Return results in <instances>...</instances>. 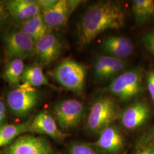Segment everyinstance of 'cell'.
I'll list each match as a JSON object with an SVG mask.
<instances>
[{"label": "cell", "instance_id": "obj_1", "mask_svg": "<svg viewBox=\"0 0 154 154\" xmlns=\"http://www.w3.org/2000/svg\"><path fill=\"white\" fill-rule=\"evenodd\" d=\"M125 23L121 7L114 1H101L88 6L80 20L78 42L81 47L90 44L100 34L107 30H118Z\"/></svg>", "mask_w": 154, "mask_h": 154}, {"label": "cell", "instance_id": "obj_2", "mask_svg": "<svg viewBox=\"0 0 154 154\" xmlns=\"http://www.w3.org/2000/svg\"><path fill=\"white\" fill-rule=\"evenodd\" d=\"M119 116L114 99L109 96L99 97L94 102L87 121V127L93 133H100Z\"/></svg>", "mask_w": 154, "mask_h": 154}, {"label": "cell", "instance_id": "obj_3", "mask_svg": "<svg viewBox=\"0 0 154 154\" xmlns=\"http://www.w3.org/2000/svg\"><path fill=\"white\" fill-rule=\"evenodd\" d=\"M143 71L137 67L123 72L103 88L106 93L128 101L140 93L143 90Z\"/></svg>", "mask_w": 154, "mask_h": 154}, {"label": "cell", "instance_id": "obj_4", "mask_svg": "<svg viewBox=\"0 0 154 154\" xmlns=\"http://www.w3.org/2000/svg\"><path fill=\"white\" fill-rule=\"evenodd\" d=\"M86 75L85 67L72 60L62 61L53 72L55 80L61 86L76 93L82 91Z\"/></svg>", "mask_w": 154, "mask_h": 154}, {"label": "cell", "instance_id": "obj_5", "mask_svg": "<svg viewBox=\"0 0 154 154\" xmlns=\"http://www.w3.org/2000/svg\"><path fill=\"white\" fill-rule=\"evenodd\" d=\"M39 94L35 88L22 83L11 91L7 97V103L16 116H27L38 102Z\"/></svg>", "mask_w": 154, "mask_h": 154}, {"label": "cell", "instance_id": "obj_6", "mask_svg": "<svg viewBox=\"0 0 154 154\" xmlns=\"http://www.w3.org/2000/svg\"><path fill=\"white\" fill-rule=\"evenodd\" d=\"M54 111L59 126L63 130H69L80 123L85 107L82 103L78 100L66 99L55 105Z\"/></svg>", "mask_w": 154, "mask_h": 154}, {"label": "cell", "instance_id": "obj_7", "mask_svg": "<svg viewBox=\"0 0 154 154\" xmlns=\"http://www.w3.org/2000/svg\"><path fill=\"white\" fill-rule=\"evenodd\" d=\"M4 45L7 55L13 59L23 60L35 53V42L21 30L7 34L4 38Z\"/></svg>", "mask_w": 154, "mask_h": 154}, {"label": "cell", "instance_id": "obj_8", "mask_svg": "<svg viewBox=\"0 0 154 154\" xmlns=\"http://www.w3.org/2000/svg\"><path fill=\"white\" fill-rule=\"evenodd\" d=\"M83 2L80 0H58L52 8L42 11L45 24L50 30L65 26L72 12Z\"/></svg>", "mask_w": 154, "mask_h": 154}, {"label": "cell", "instance_id": "obj_9", "mask_svg": "<svg viewBox=\"0 0 154 154\" xmlns=\"http://www.w3.org/2000/svg\"><path fill=\"white\" fill-rule=\"evenodd\" d=\"M62 49V43L58 37L50 33L35 42L34 54L42 64L47 66L59 58Z\"/></svg>", "mask_w": 154, "mask_h": 154}, {"label": "cell", "instance_id": "obj_10", "mask_svg": "<svg viewBox=\"0 0 154 154\" xmlns=\"http://www.w3.org/2000/svg\"><path fill=\"white\" fill-rule=\"evenodd\" d=\"M51 149L44 139L32 135L21 137L8 149L6 154H50Z\"/></svg>", "mask_w": 154, "mask_h": 154}, {"label": "cell", "instance_id": "obj_11", "mask_svg": "<svg viewBox=\"0 0 154 154\" xmlns=\"http://www.w3.org/2000/svg\"><path fill=\"white\" fill-rule=\"evenodd\" d=\"M149 116L150 109L147 104L137 102L128 107L122 114V125L127 130H134L142 126Z\"/></svg>", "mask_w": 154, "mask_h": 154}, {"label": "cell", "instance_id": "obj_12", "mask_svg": "<svg viewBox=\"0 0 154 154\" xmlns=\"http://www.w3.org/2000/svg\"><path fill=\"white\" fill-rule=\"evenodd\" d=\"M6 8L16 21L21 23L42 12L38 1L11 0L6 3Z\"/></svg>", "mask_w": 154, "mask_h": 154}, {"label": "cell", "instance_id": "obj_13", "mask_svg": "<svg viewBox=\"0 0 154 154\" xmlns=\"http://www.w3.org/2000/svg\"><path fill=\"white\" fill-rule=\"evenodd\" d=\"M101 47L108 55L123 59L130 56L134 45L130 39L122 36H109L102 41Z\"/></svg>", "mask_w": 154, "mask_h": 154}, {"label": "cell", "instance_id": "obj_14", "mask_svg": "<svg viewBox=\"0 0 154 154\" xmlns=\"http://www.w3.org/2000/svg\"><path fill=\"white\" fill-rule=\"evenodd\" d=\"M31 131L48 135L53 138H61L65 134L58 128L53 117L47 111H41L35 116L30 125Z\"/></svg>", "mask_w": 154, "mask_h": 154}, {"label": "cell", "instance_id": "obj_15", "mask_svg": "<svg viewBox=\"0 0 154 154\" xmlns=\"http://www.w3.org/2000/svg\"><path fill=\"white\" fill-rule=\"evenodd\" d=\"M96 144L100 149L106 152H116L122 148L123 138L116 127L110 125L100 133Z\"/></svg>", "mask_w": 154, "mask_h": 154}, {"label": "cell", "instance_id": "obj_16", "mask_svg": "<svg viewBox=\"0 0 154 154\" xmlns=\"http://www.w3.org/2000/svg\"><path fill=\"white\" fill-rule=\"evenodd\" d=\"M21 30L28 34L35 42L51 33L50 29L45 23L42 14L21 23Z\"/></svg>", "mask_w": 154, "mask_h": 154}, {"label": "cell", "instance_id": "obj_17", "mask_svg": "<svg viewBox=\"0 0 154 154\" xmlns=\"http://www.w3.org/2000/svg\"><path fill=\"white\" fill-rule=\"evenodd\" d=\"M132 11L139 24L151 21L154 19V0L132 1Z\"/></svg>", "mask_w": 154, "mask_h": 154}, {"label": "cell", "instance_id": "obj_18", "mask_svg": "<svg viewBox=\"0 0 154 154\" xmlns=\"http://www.w3.org/2000/svg\"><path fill=\"white\" fill-rule=\"evenodd\" d=\"M21 81L34 88L50 85L41 67L36 64L25 67Z\"/></svg>", "mask_w": 154, "mask_h": 154}, {"label": "cell", "instance_id": "obj_19", "mask_svg": "<svg viewBox=\"0 0 154 154\" xmlns=\"http://www.w3.org/2000/svg\"><path fill=\"white\" fill-rule=\"evenodd\" d=\"M22 60L15 58L9 62L6 67L4 78L6 81L12 86H18L22 81V75L25 69Z\"/></svg>", "mask_w": 154, "mask_h": 154}, {"label": "cell", "instance_id": "obj_20", "mask_svg": "<svg viewBox=\"0 0 154 154\" xmlns=\"http://www.w3.org/2000/svg\"><path fill=\"white\" fill-rule=\"evenodd\" d=\"M30 131L29 123L6 125L0 127V147L11 143V141L23 133Z\"/></svg>", "mask_w": 154, "mask_h": 154}, {"label": "cell", "instance_id": "obj_21", "mask_svg": "<svg viewBox=\"0 0 154 154\" xmlns=\"http://www.w3.org/2000/svg\"><path fill=\"white\" fill-rule=\"evenodd\" d=\"M97 59L105 66L106 71V79L114 77L119 74H121L126 67V62L123 59L110 55H100Z\"/></svg>", "mask_w": 154, "mask_h": 154}, {"label": "cell", "instance_id": "obj_22", "mask_svg": "<svg viewBox=\"0 0 154 154\" xmlns=\"http://www.w3.org/2000/svg\"><path fill=\"white\" fill-rule=\"evenodd\" d=\"M69 154H98L97 151L87 144L78 143L72 145Z\"/></svg>", "mask_w": 154, "mask_h": 154}, {"label": "cell", "instance_id": "obj_23", "mask_svg": "<svg viewBox=\"0 0 154 154\" xmlns=\"http://www.w3.org/2000/svg\"><path fill=\"white\" fill-rule=\"evenodd\" d=\"M143 43L146 49L154 57V29L144 35Z\"/></svg>", "mask_w": 154, "mask_h": 154}, {"label": "cell", "instance_id": "obj_24", "mask_svg": "<svg viewBox=\"0 0 154 154\" xmlns=\"http://www.w3.org/2000/svg\"><path fill=\"white\" fill-rule=\"evenodd\" d=\"M94 70L95 75L97 78L100 79H106V71L105 66L97 59H96V60L94 62Z\"/></svg>", "mask_w": 154, "mask_h": 154}, {"label": "cell", "instance_id": "obj_25", "mask_svg": "<svg viewBox=\"0 0 154 154\" xmlns=\"http://www.w3.org/2000/svg\"><path fill=\"white\" fill-rule=\"evenodd\" d=\"M140 145L154 144V126L151 127L140 139Z\"/></svg>", "mask_w": 154, "mask_h": 154}, {"label": "cell", "instance_id": "obj_26", "mask_svg": "<svg viewBox=\"0 0 154 154\" xmlns=\"http://www.w3.org/2000/svg\"><path fill=\"white\" fill-rule=\"evenodd\" d=\"M146 81L149 93L154 103V70H151L147 74Z\"/></svg>", "mask_w": 154, "mask_h": 154}, {"label": "cell", "instance_id": "obj_27", "mask_svg": "<svg viewBox=\"0 0 154 154\" xmlns=\"http://www.w3.org/2000/svg\"><path fill=\"white\" fill-rule=\"evenodd\" d=\"M135 154H154V144L139 146Z\"/></svg>", "mask_w": 154, "mask_h": 154}, {"label": "cell", "instance_id": "obj_28", "mask_svg": "<svg viewBox=\"0 0 154 154\" xmlns=\"http://www.w3.org/2000/svg\"><path fill=\"white\" fill-rule=\"evenodd\" d=\"M58 0H40L38 1L41 11L49 9L55 5Z\"/></svg>", "mask_w": 154, "mask_h": 154}, {"label": "cell", "instance_id": "obj_29", "mask_svg": "<svg viewBox=\"0 0 154 154\" xmlns=\"http://www.w3.org/2000/svg\"><path fill=\"white\" fill-rule=\"evenodd\" d=\"M6 117V110L4 103L0 100V125H2Z\"/></svg>", "mask_w": 154, "mask_h": 154}, {"label": "cell", "instance_id": "obj_30", "mask_svg": "<svg viewBox=\"0 0 154 154\" xmlns=\"http://www.w3.org/2000/svg\"><path fill=\"white\" fill-rule=\"evenodd\" d=\"M6 8L0 2V24L4 20L6 16Z\"/></svg>", "mask_w": 154, "mask_h": 154}]
</instances>
